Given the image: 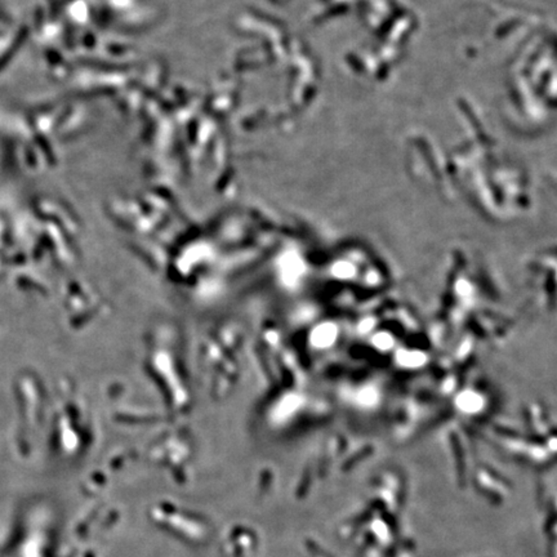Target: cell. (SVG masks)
Masks as SVG:
<instances>
[{
  "mask_svg": "<svg viewBox=\"0 0 557 557\" xmlns=\"http://www.w3.org/2000/svg\"><path fill=\"white\" fill-rule=\"evenodd\" d=\"M317 333H319V337L316 338V340L320 345H324V343H329L330 340H332L334 330L330 329V328H327V329H320Z\"/></svg>",
  "mask_w": 557,
  "mask_h": 557,
  "instance_id": "obj_1",
  "label": "cell"
}]
</instances>
